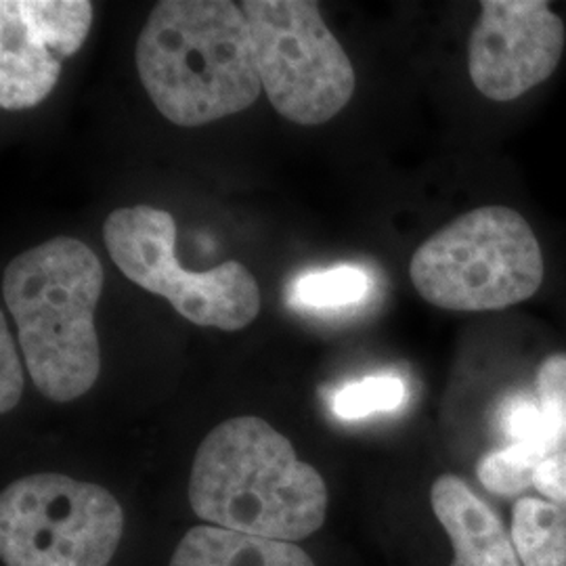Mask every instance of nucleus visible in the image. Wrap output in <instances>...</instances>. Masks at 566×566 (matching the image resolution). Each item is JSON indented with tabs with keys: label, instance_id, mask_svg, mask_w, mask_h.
Wrapping results in <instances>:
<instances>
[{
	"label": "nucleus",
	"instance_id": "nucleus-7",
	"mask_svg": "<svg viewBox=\"0 0 566 566\" xmlns=\"http://www.w3.org/2000/svg\"><path fill=\"white\" fill-rule=\"evenodd\" d=\"M124 512L99 485L65 474H32L0 497V556L7 566H107Z\"/></svg>",
	"mask_w": 566,
	"mask_h": 566
},
{
	"label": "nucleus",
	"instance_id": "nucleus-6",
	"mask_svg": "<svg viewBox=\"0 0 566 566\" xmlns=\"http://www.w3.org/2000/svg\"><path fill=\"white\" fill-rule=\"evenodd\" d=\"M103 240L126 280L166 298L191 324L238 332L261 311V287L242 263L182 269L175 252L177 223L166 210L145 203L118 208L105 219Z\"/></svg>",
	"mask_w": 566,
	"mask_h": 566
},
{
	"label": "nucleus",
	"instance_id": "nucleus-17",
	"mask_svg": "<svg viewBox=\"0 0 566 566\" xmlns=\"http://www.w3.org/2000/svg\"><path fill=\"white\" fill-rule=\"evenodd\" d=\"M537 395L554 446L566 451V355H552L542 364Z\"/></svg>",
	"mask_w": 566,
	"mask_h": 566
},
{
	"label": "nucleus",
	"instance_id": "nucleus-3",
	"mask_svg": "<svg viewBox=\"0 0 566 566\" xmlns=\"http://www.w3.org/2000/svg\"><path fill=\"white\" fill-rule=\"evenodd\" d=\"M105 271L76 238H53L7 264L2 298L18 325L25 367L51 401L86 395L102 371L95 308Z\"/></svg>",
	"mask_w": 566,
	"mask_h": 566
},
{
	"label": "nucleus",
	"instance_id": "nucleus-4",
	"mask_svg": "<svg viewBox=\"0 0 566 566\" xmlns=\"http://www.w3.org/2000/svg\"><path fill=\"white\" fill-rule=\"evenodd\" d=\"M544 254L525 217L506 206L465 212L411 256L418 294L447 311H500L528 301L544 282Z\"/></svg>",
	"mask_w": 566,
	"mask_h": 566
},
{
	"label": "nucleus",
	"instance_id": "nucleus-2",
	"mask_svg": "<svg viewBox=\"0 0 566 566\" xmlns=\"http://www.w3.org/2000/svg\"><path fill=\"white\" fill-rule=\"evenodd\" d=\"M139 78L166 120L203 126L259 99L252 39L242 4L231 0H163L137 41Z\"/></svg>",
	"mask_w": 566,
	"mask_h": 566
},
{
	"label": "nucleus",
	"instance_id": "nucleus-9",
	"mask_svg": "<svg viewBox=\"0 0 566 566\" xmlns=\"http://www.w3.org/2000/svg\"><path fill=\"white\" fill-rule=\"evenodd\" d=\"M93 25L88 0L0 2V105L9 112L41 105Z\"/></svg>",
	"mask_w": 566,
	"mask_h": 566
},
{
	"label": "nucleus",
	"instance_id": "nucleus-1",
	"mask_svg": "<svg viewBox=\"0 0 566 566\" xmlns=\"http://www.w3.org/2000/svg\"><path fill=\"white\" fill-rule=\"evenodd\" d=\"M189 504L210 525L292 544L324 525L327 486L280 430L240 416L198 447Z\"/></svg>",
	"mask_w": 566,
	"mask_h": 566
},
{
	"label": "nucleus",
	"instance_id": "nucleus-12",
	"mask_svg": "<svg viewBox=\"0 0 566 566\" xmlns=\"http://www.w3.org/2000/svg\"><path fill=\"white\" fill-rule=\"evenodd\" d=\"M512 542L523 566H566V507L521 497L512 510Z\"/></svg>",
	"mask_w": 566,
	"mask_h": 566
},
{
	"label": "nucleus",
	"instance_id": "nucleus-8",
	"mask_svg": "<svg viewBox=\"0 0 566 566\" xmlns=\"http://www.w3.org/2000/svg\"><path fill=\"white\" fill-rule=\"evenodd\" d=\"M565 41V21L549 2L483 0L468 42L472 84L491 102H514L556 72Z\"/></svg>",
	"mask_w": 566,
	"mask_h": 566
},
{
	"label": "nucleus",
	"instance_id": "nucleus-11",
	"mask_svg": "<svg viewBox=\"0 0 566 566\" xmlns=\"http://www.w3.org/2000/svg\"><path fill=\"white\" fill-rule=\"evenodd\" d=\"M170 566H315L290 542L264 539L231 528H191L175 549Z\"/></svg>",
	"mask_w": 566,
	"mask_h": 566
},
{
	"label": "nucleus",
	"instance_id": "nucleus-19",
	"mask_svg": "<svg viewBox=\"0 0 566 566\" xmlns=\"http://www.w3.org/2000/svg\"><path fill=\"white\" fill-rule=\"evenodd\" d=\"M533 486L547 502L566 507V451H558L535 470Z\"/></svg>",
	"mask_w": 566,
	"mask_h": 566
},
{
	"label": "nucleus",
	"instance_id": "nucleus-15",
	"mask_svg": "<svg viewBox=\"0 0 566 566\" xmlns=\"http://www.w3.org/2000/svg\"><path fill=\"white\" fill-rule=\"evenodd\" d=\"M401 378L382 374L344 385L332 397V411L340 420H361L378 411H392L405 401Z\"/></svg>",
	"mask_w": 566,
	"mask_h": 566
},
{
	"label": "nucleus",
	"instance_id": "nucleus-10",
	"mask_svg": "<svg viewBox=\"0 0 566 566\" xmlns=\"http://www.w3.org/2000/svg\"><path fill=\"white\" fill-rule=\"evenodd\" d=\"M430 504L455 552L451 566H523L500 516L462 479L439 476Z\"/></svg>",
	"mask_w": 566,
	"mask_h": 566
},
{
	"label": "nucleus",
	"instance_id": "nucleus-5",
	"mask_svg": "<svg viewBox=\"0 0 566 566\" xmlns=\"http://www.w3.org/2000/svg\"><path fill=\"white\" fill-rule=\"evenodd\" d=\"M252 53L271 105L285 120L319 126L353 99L357 76L313 0H245Z\"/></svg>",
	"mask_w": 566,
	"mask_h": 566
},
{
	"label": "nucleus",
	"instance_id": "nucleus-13",
	"mask_svg": "<svg viewBox=\"0 0 566 566\" xmlns=\"http://www.w3.org/2000/svg\"><path fill=\"white\" fill-rule=\"evenodd\" d=\"M369 275L361 266L338 264L325 271L301 275L290 287V303L306 311H340L364 301Z\"/></svg>",
	"mask_w": 566,
	"mask_h": 566
},
{
	"label": "nucleus",
	"instance_id": "nucleus-18",
	"mask_svg": "<svg viewBox=\"0 0 566 566\" xmlns=\"http://www.w3.org/2000/svg\"><path fill=\"white\" fill-rule=\"evenodd\" d=\"M23 392V369L18 348L7 327V315H0V411L9 413L20 403Z\"/></svg>",
	"mask_w": 566,
	"mask_h": 566
},
{
	"label": "nucleus",
	"instance_id": "nucleus-16",
	"mask_svg": "<svg viewBox=\"0 0 566 566\" xmlns=\"http://www.w3.org/2000/svg\"><path fill=\"white\" fill-rule=\"evenodd\" d=\"M497 422L506 434L510 446H535L544 449L547 455L558 453L547 430L546 418L539 401L528 395H512L504 401Z\"/></svg>",
	"mask_w": 566,
	"mask_h": 566
},
{
	"label": "nucleus",
	"instance_id": "nucleus-14",
	"mask_svg": "<svg viewBox=\"0 0 566 566\" xmlns=\"http://www.w3.org/2000/svg\"><path fill=\"white\" fill-rule=\"evenodd\" d=\"M544 449L535 446H507L485 455L479 468V481L489 493L518 495L533 485V476L539 464L547 460Z\"/></svg>",
	"mask_w": 566,
	"mask_h": 566
}]
</instances>
